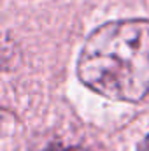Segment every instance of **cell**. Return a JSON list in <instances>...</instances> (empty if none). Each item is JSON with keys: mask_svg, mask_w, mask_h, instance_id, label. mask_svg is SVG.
<instances>
[{"mask_svg": "<svg viewBox=\"0 0 149 151\" xmlns=\"http://www.w3.org/2000/svg\"><path fill=\"white\" fill-rule=\"evenodd\" d=\"M77 77L111 100L140 102L149 93V21H111L91 32L77 60Z\"/></svg>", "mask_w": 149, "mask_h": 151, "instance_id": "6da1fadb", "label": "cell"}, {"mask_svg": "<svg viewBox=\"0 0 149 151\" xmlns=\"http://www.w3.org/2000/svg\"><path fill=\"white\" fill-rule=\"evenodd\" d=\"M47 151H88V150H82V148H53V150Z\"/></svg>", "mask_w": 149, "mask_h": 151, "instance_id": "7a4b0ae2", "label": "cell"}, {"mask_svg": "<svg viewBox=\"0 0 149 151\" xmlns=\"http://www.w3.org/2000/svg\"><path fill=\"white\" fill-rule=\"evenodd\" d=\"M140 151H149V135L144 139V142H142V146H140Z\"/></svg>", "mask_w": 149, "mask_h": 151, "instance_id": "3957f363", "label": "cell"}]
</instances>
